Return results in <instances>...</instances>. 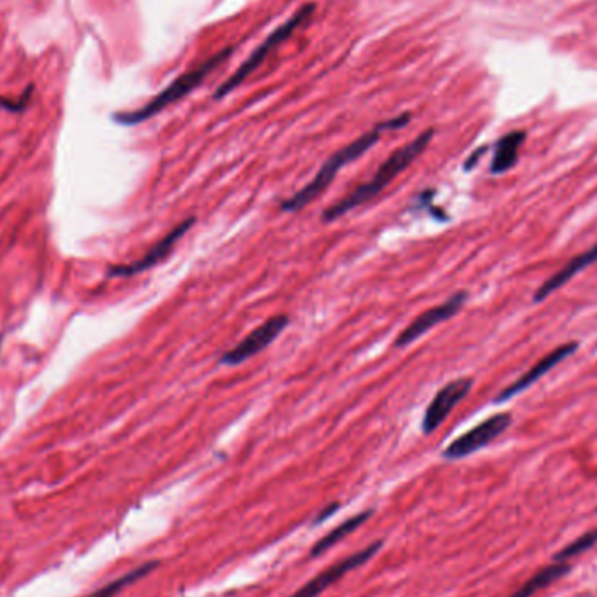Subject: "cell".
<instances>
[{"label": "cell", "mask_w": 597, "mask_h": 597, "mask_svg": "<svg viewBox=\"0 0 597 597\" xmlns=\"http://www.w3.org/2000/svg\"><path fill=\"white\" fill-rule=\"evenodd\" d=\"M433 135H435V131L430 128V130L419 133L418 137L411 140L409 144H405L404 147H400V149L393 152L392 156L386 159L383 165L379 166L378 172L374 173V177L369 182L355 187L350 194H346L334 205H330L327 210H323V222H334V220L341 219L346 213L355 210L358 206L369 203L378 194L383 193L400 173L405 172L428 149V145L433 140Z\"/></svg>", "instance_id": "6da1fadb"}, {"label": "cell", "mask_w": 597, "mask_h": 597, "mask_svg": "<svg viewBox=\"0 0 597 597\" xmlns=\"http://www.w3.org/2000/svg\"><path fill=\"white\" fill-rule=\"evenodd\" d=\"M233 53V48L222 49L217 55L208 58L206 62L201 63L198 67L184 72L182 76L173 79L172 83L166 86L165 90L158 93L156 97L149 100V102L142 105L140 109L126 110V112H117L114 114V121L121 126H137V124L145 123L154 116H158L159 112H163L166 107H170L173 103L180 102L182 98L191 95L196 88H199L206 77L212 74L213 70L220 67L222 63L226 62L227 58Z\"/></svg>", "instance_id": "7a4b0ae2"}, {"label": "cell", "mask_w": 597, "mask_h": 597, "mask_svg": "<svg viewBox=\"0 0 597 597\" xmlns=\"http://www.w3.org/2000/svg\"><path fill=\"white\" fill-rule=\"evenodd\" d=\"M381 133H383L381 128L376 126L374 130L367 131L355 142L343 147L341 151L334 152L323 163L322 168L318 170L315 177L309 180L306 186L302 187L301 191H297L294 196H290L289 199L283 201L282 206H280L282 212H301L306 206L311 205L332 184V180L336 179L337 173L341 172L344 166H348L353 161H357L358 158H362L365 152L371 151L372 147L378 144Z\"/></svg>", "instance_id": "3957f363"}, {"label": "cell", "mask_w": 597, "mask_h": 597, "mask_svg": "<svg viewBox=\"0 0 597 597\" xmlns=\"http://www.w3.org/2000/svg\"><path fill=\"white\" fill-rule=\"evenodd\" d=\"M315 4H304L301 9H297L296 14L285 21L283 25L276 28L275 32L264 39V41L252 51V55L248 56L245 62L241 63L238 69L234 70L233 76L227 79L226 83L219 86V90L215 91L213 98L215 100H222L227 97L229 93H233L236 88H240L241 84L247 81L248 77L254 74L255 70L261 67L262 63L268 60L271 53H275L276 49L282 46L283 42L290 39V35L296 32L297 28L302 27L306 21L311 20V16L315 13Z\"/></svg>", "instance_id": "277c9868"}, {"label": "cell", "mask_w": 597, "mask_h": 597, "mask_svg": "<svg viewBox=\"0 0 597 597\" xmlns=\"http://www.w3.org/2000/svg\"><path fill=\"white\" fill-rule=\"evenodd\" d=\"M510 425H512V414L510 412L493 414L488 419H484L479 425L474 426L472 430H468L467 433H463L458 439L453 440L444 449L442 458L456 461L472 456L484 447H488L491 442H495L500 435L507 432Z\"/></svg>", "instance_id": "5b68a950"}, {"label": "cell", "mask_w": 597, "mask_h": 597, "mask_svg": "<svg viewBox=\"0 0 597 597\" xmlns=\"http://www.w3.org/2000/svg\"><path fill=\"white\" fill-rule=\"evenodd\" d=\"M289 323L290 318L287 315L271 316L257 329L252 330L247 337H243V341L236 344L234 348L227 350L220 357L219 364L224 367H236L254 358L275 343L276 339L282 336L283 330L289 327Z\"/></svg>", "instance_id": "8992f818"}, {"label": "cell", "mask_w": 597, "mask_h": 597, "mask_svg": "<svg viewBox=\"0 0 597 597\" xmlns=\"http://www.w3.org/2000/svg\"><path fill=\"white\" fill-rule=\"evenodd\" d=\"M468 292H456L454 296L449 297L446 302L439 306L426 309L421 315L416 316L407 327H405L397 339H395V348H405L409 344L416 343L419 337L425 336L430 330L435 329L440 323L451 320L453 316L460 313L461 308L467 304Z\"/></svg>", "instance_id": "52a82bcc"}, {"label": "cell", "mask_w": 597, "mask_h": 597, "mask_svg": "<svg viewBox=\"0 0 597 597\" xmlns=\"http://www.w3.org/2000/svg\"><path fill=\"white\" fill-rule=\"evenodd\" d=\"M194 224H196L194 217H189L184 222H180L179 226L173 227L172 231L166 234L165 238H161L142 259L130 262V264L110 266L107 275H109V278H131V276H137L140 273L149 271V269L156 268L159 262L165 261L166 257L170 255L175 245L191 231Z\"/></svg>", "instance_id": "ba28073f"}, {"label": "cell", "mask_w": 597, "mask_h": 597, "mask_svg": "<svg viewBox=\"0 0 597 597\" xmlns=\"http://www.w3.org/2000/svg\"><path fill=\"white\" fill-rule=\"evenodd\" d=\"M472 388H474V379L472 378L453 379L446 386H442L426 407L423 423H421L423 433L430 435L435 432L449 418V414L456 409V405L472 392Z\"/></svg>", "instance_id": "9c48e42d"}, {"label": "cell", "mask_w": 597, "mask_h": 597, "mask_svg": "<svg viewBox=\"0 0 597 597\" xmlns=\"http://www.w3.org/2000/svg\"><path fill=\"white\" fill-rule=\"evenodd\" d=\"M383 547V540L371 543L369 547L355 552L351 556L346 557L339 563L332 564L327 570H323L320 575H316L315 578H311L309 582L302 585L301 589H297L292 596L289 597H318L322 592L327 591L330 585L336 584L337 580L346 577L350 571L357 570L362 564L367 563L372 556L379 552Z\"/></svg>", "instance_id": "30bf717a"}, {"label": "cell", "mask_w": 597, "mask_h": 597, "mask_svg": "<svg viewBox=\"0 0 597 597\" xmlns=\"http://www.w3.org/2000/svg\"><path fill=\"white\" fill-rule=\"evenodd\" d=\"M578 348H580L578 341H570V343H564L561 344V346L554 348V350L547 353L545 357L540 358L528 372H524L521 378L515 379L512 385L507 386L505 390H501V392L498 393V397L495 398V404H503V402H508V400L517 397L519 393L526 392L529 386L535 385L538 379L543 378L545 374H549V372L552 371L554 367H557V365L563 364L566 358L575 355Z\"/></svg>", "instance_id": "8fae6325"}, {"label": "cell", "mask_w": 597, "mask_h": 597, "mask_svg": "<svg viewBox=\"0 0 597 597\" xmlns=\"http://www.w3.org/2000/svg\"><path fill=\"white\" fill-rule=\"evenodd\" d=\"M597 262V243L594 247L585 250L582 254L575 255L573 259L566 262L563 268L556 271L554 275L547 278L545 282L540 285V289L536 290L533 296V302H543L547 297L552 296L556 290L563 289L566 283L570 282L571 278H575L578 273H582L587 268H591L592 264Z\"/></svg>", "instance_id": "7c38bea8"}, {"label": "cell", "mask_w": 597, "mask_h": 597, "mask_svg": "<svg viewBox=\"0 0 597 597\" xmlns=\"http://www.w3.org/2000/svg\"><path fill=\"white\" fill-rule=\"evenodd\" d=\"M526 140L524 131H510L505 137H501L495 145V156L489 166V172L493 175H503L510 172L517 161H519V152L522 144Z\"/></svg>", "instance_id": "4fadbf2b"}, {"label": "cell", "mask_w": 597, "mask_h": 597, "mask_svg": "<svg viewBox=\"0 0 597 597\" xmlns=\"http://www.w3.org/2000/svg\"><path fill=\"white\" fill-rule=\"evenodd\" d=\"M372 510H364V512H360V514L353 515L350 517L348 521H344L343 524H339L337 528L332 529L330 533L327 535L322 536L318 542L313 545V549L309 550V556L311 557H320L322 554H325L327 550L332 549L334 545L344 540L346 536H350L351 533H355L364 522L369 521L371 519Z\"/></svg>", "instance_id": "5bb4252c"}, {"label": "cell", "mask_w": 597, "mask_h": 597, "mask_svg": "<svg viewBox=\"0 0 597 597\" xmlns=\"http://www.w3.org/2000/svg\"><path fill=\"white\" fill-rule=\"evenodd\" d=\"M570 564L554 563L538 571L535 577L529 578L526 584L522 585L519 591H515L512 596L508 597H533L536 592L547 589L552 582H556L559 578L566 577L570 573Z\"/></svg>", "instance_id": "9a60e30c"}, {"label": "cell", "mask_w": 597, "mask_h": 597, "mask_svg": "<svg viewBox=\"0 0 597 597\" xmlns=\"http://www.w3.org/2000/svg\"><path fill=\"white\" fill-rule=\"evenodd\" d=\"M159 563L158 561H151V563L142 564V566H138L135 570L130 571V573H126L123 577L117 578L114 582H110V584L105 585L102 589H98V591L91 592L90 596L86 597H114L119 594V592H123L126 587H130V585L135 584L138 580H142V578L147 577V575H151L152 571L158 568Z\"/></svg>", "instance_id": "2e32d148"}, {"label": "cell", "mask_w": 597, "mask_h": 597, "mask_svg": "<svg viewBox=\"0 0 597 597\" xmlns=\"http://www.w3.org/2000/svg\"><path fill=\"white\" fill-rule=\"evenodd\" d=\"M596 543L597 529H592V531H587L585 535L578 536L577 540H573L563 550H559L554 559H556V563H564L568 559H573V557H578L580 554L587 552V550H591Z\"/></svg>", "instance_id": "e0dca14e"}, {"label": "cell", "mask_w": 597, "mask_h": 597, "mask_svg": "<svg viewBox=\"0 0 597 597\" xmlns=\"http://www.w3.org/2000/svg\"><path fill=\"white\" fill-rule=\"evenodd\" d=\"M411 123V114H400V116L392 117V119H388V121H383V123H379L378 126L381 128V131H395V130H402L405 128L407 124Z\"/></svg>", "instance_id": "ac0fdd59"}, {"label": "cell", "mask_w": 597, "mask_h": 597, "mask_svg": "<svg viewBox=\"0 0 597 597\" xmlns=\"http://www.w3.org/2000/svg\"><path fill=\"white\" fill-rule=\"evenodd\" d=\"M339 507H341V503H337V501H334V503H330V505H327V507L322 508V510H320V514L316 515V519L315 521H313V524H315V526H318V524H322V522L327 521L330 515L334 514V512H337V510H339Z\"/></svg>", "instance_id": "d6986e66"}, {"label": "cell", "mask_w": 597, "mask_h": 597, "mask_svg": "<svg viewBox=\"0 0 597 597\" xmlns=\"http://www.w3.org/2000/svg\"><path fill=\"white\" fill-rule=\"evenodd\" d=\"M488 151V147H481V149H477V151L467 159V163H465V170H472L477 163H479V158H481L484 152Z\"/></svg>", "instance_id": "ffe728a7"}, {"label": "cell", "mask_w": 597, "mask_h": 597, "mask_svg": "<svg viewBox=\"0 0 597 597\" xmlns=\"http://www.w3.org/2000/svg\"><path fill=\"white\" fill-rule=\"evenodd\" d=\"M0 348H2V336H0Z\"/></svg>", "instance_id": "44dd1931"}, {"label": "cell", "mask_w": 597, "mask_h": 597, "mask_svg": "<svg viewBox=\"0 0 597 597\" xmlns=\"http://www.w3.org/2000/svg\"><path fill=\"white\" fill-rule=\"evenodd\" d=\"M0 110H4V109H2V105H0Z\"/></svg>", "instance_id": "7402d4cb"}]
</instances>
